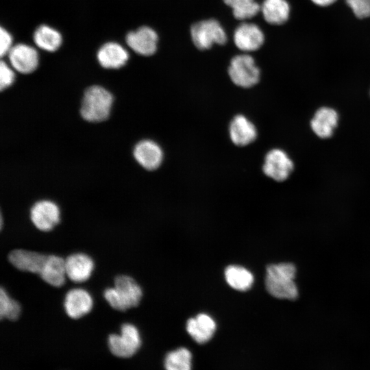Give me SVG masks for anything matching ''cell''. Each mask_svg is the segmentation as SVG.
<instances>
[{
	"instance_id": "cell-12",
	"label": "cell",
	"mask_w": 370,
	"mask_h": 370,
	"mask_svg": "<svg viewBox=\"0 0 370 370\" xmlns=\"http://www.w3.org/2000/svg\"><path fill=\"white\" fill-rule=\"evenodd\" d=\"M93 300L85 289L76 288L69 290L64 298V307L66 314L72 319H79L92 309Z\"/></svg>"
},
{
	"instance_id": "cell-20",
	"label": "cell",
	"mask_w": 370,
	"mask_h": 370,
	"mask_svg": "<svg viewBox=\"0 0 370 370\" xmlns=\"http://www.w3.org/2000/svg\"><path fill=\"white\" fill-rule=\"evenodd\" d=\"M39 275L42 280L51 286H62L66 275L65 260L56 255L47 256Z\"/></svg>"
},
{
	"instance_id": "cell-14",
	"label": "cell",
	"mask_w": 370,
	"mask_h": 370,
	"mask_svg": "<svg viewBox=\"0 0 370 370\" xmlns=\"http://www.w3.org/2000/svg\"><path fill=\"white\" fill-rule=\"evenodd\" d=\"M66 276L74 282H83L91 275L94 269L92 259L86 254L75 253L65 259Z\"/></svg>"
},
{
	"instance_id": "cell-8",
	"label": "cell",
	"mask_w": 370,
	"mask_h": 370,
	"mask_svg": "<svg viewBox=\"0 0 370 370\" xmlns=\"http://www.w3.org/2000/svg\"><path fill=\"white\" fill-rule=\"evenodd\" d=\"M294 168V164L288 154L280 149L269 151L264 158L263 171L271 179L282 182L286 180Z\"/></svg>"
},
{
	"instance_id": "cell-15",
	"label": "cell",
	"mask_w": 370,
	"mask_h": 370,
	"mask_svg": "<svg viewBox=\"0 0 370 370\" xmlns=\"http://www.w3.org/2000/svg\"><path fill=\"white\" fill-rule=\"evenodd\" d=\"M133 154L138 163L147 170L156 169L163 160L161 147L150 140L138 142L134 147Z\"/></svg>"
},
{
	"instance_id": "cell-28",
	"label": "cell",
	"mask_w": 370,
	"mask_h": 370,
	"mask_svg": "<svg viewBox=\"0 0 370 370\" xmlns=\"http://www.w3.org/2000/svg\"><path fill=\"white\" fill-rule=\"evenodd\" d=\"M14 80V73L11 66L5 61L0 63V89L1 90L9 87Z\"/></svg>"
},
{
	"instance_id": "cell-16",
	"label": "cell",
	"mask_w": 370,
	"mask_h": 370,
	"mask_svg": "<svg viewBox=\"0 0 370 370\" xmlns=\"http://www.w3.org/2000/svg\"><path fill=\"white\" fill-rule=\"evenodd\" d=\"M338 122V114L334 109L321 107L315 112L310 125L318 137L325 139L332 136Z\"/></svg>"
},
{
	"instance_id": "cell-7",
	"label": "cell",
	"mask_w": 370,
	"mask_h": 370,
	"mask_svg": "<svg viewBox=\"0 0 370 370\" xmlns=\"http://www.w3.org/2000/svg\"><path fill=\"white\" fill-rule=\"evenodd\" d=\"M125 42L136 53L150 56L157 51L158 35L151 27L143 25L129 32L125 36Z\"/></svg>"
},
{
	"instance_id": "cell-30",
	"label": "cell",
	"mask_w": 370,
	"mask_h": 370,
	"mask_svg": "<svg viewBox=\"0 0 370 370\" xmlns=\"http://www.w3.org/2000/svg\"><path fill=\"white\" fill-rule=\"evenodd\" d=\"M336 0H311L312 3L319 6H328L334 3Z\"/></svg>"
},
{
	"instance_id": "cell-13",
	"label": "cell",
	"mask_w": 370,
	"mask_h": 370,
	"mask_svg": "<svg viewBox=\"0 0 370 370\" xmlns=\"http://www.w3.org/2000/svg\"><path fill=\"white\" fill-rule=\"evenodd\" d=\"M99 64L105 69H116L123 66L129 59V53L116 42L103 44L97 52Z\"/></svg>"
},
{
	"instance_id": "cell-23",
	"label": "cell",
	"mask_w": 370,
	"mask_h": 370,
	"mask_svg": "<svg viewBox=\"0 0 370 370\" xmlns=\"http://www.w3.org/2000/svg\"><path fill=\"white\" fill-rule=\"evenodd\" d=\"M227 283L234 289L245 291L254 282L253 274L247 269L238 265H230L225 270Z\"/></svg>"
},
{
	"instance_id": "cell-11",
	"label": "cell",
	"mask_w": 370,
	"mask_h": 370,
	"mask_svg": "<svg viewBox=\"0 0 370 370\" xmlns=\"http://www.w3.org/2000/svg\"><path fill=\"white\" fill-rule=\"evenodd\" d=\"M233 40L240 50L245 52L254 51L263 45L264 35L258 25L245 21L235 29Z\"/></svg>"
},
{
	"instance_id": "cell-6",
	"label": "cell",
	"mask_w": 370,
	"mask_h": 370,
	"mask_svg": "<svg viewBox=\"0 0 370 370\" xmlns=\"http://www.w3.org/2000/svg\"><path fill=\"white\" fill-rule=\"evenodd\" d=\"M108 346L111 352L120 358L132 356L141 345L140 333L132 324L124 323L121 334H112L108 337Z\"/></svg>"
},
{
	"instance_id": "cell-1",
	"label": "cell",
	"mask_w": 370,
	"mask_h": 370,
	"mask_svg": "<svg viewBox=\"0 0 370 370\" xmlns=\"http://www.w3.org/2000/svg\"><path fill=\"white\" fill-rule=\"evenodd\" d=\"M296 268L290 262L270 264L266 270L265 286L273 297L281 299H295L298 288L295 282Z\"/></svg>"
},
{
	"instance_id": "cell-25",
	"label": "cell",
	"mask_w": 370,
	"mask_h": 370,
	"mask_svg": "<svg viewBox=\"0 0 370 370\" xmlns=\"http://www.w3.org/2000/svg\"><path fill=\"white\" fill-rule=\"evenodd\" d=\"M164 367L166 370H191L190 352L181 347L168 353L164 359Z\"/></svg>"
},
{
	"instance_id": "cell-10",
	"label": "cell",
	"mask_w": 370,
	"mask_h": 370,
	"mask_svg": "<svg viewBox=\"0 0 370 370\" xmlns=\"http://www.w3.org/2000/svg\"><path fill=\"white\" fill-rule=\"evenodd\" d=\"M8 58L12 68L22 74L34 72L38 65L39 58L36 49L25 43L13 45Z\"/></svg>"
},
{
	"instance_id": "cell-18",
	"label": "cell",
	"mask_w": 370,
	"mask_h": 370,
	"mask_svg": "<svg viewBox=\"0 0 370 370\" xmlns=\"http://www.w3.org/2000/svg\"><path fill=\"white\" fill-rule=\"evenodd\" d=\"M216 328L214 320L205 313L190 318L186 323L187 332L198 343H204L210 340Z\"/></svg>"
},
{
	"instance_id": "cell-29",
	"label": "cell",
	"mask_w": 370,
	"mask_h": 370,
	"mask_svg": "<svg viewBox=\"0 0 370 370\" xmlns=\"http://www.w3.org/2000/svg\"><path fill=\"white\" fill-rule=\"evenodd\" d=\"M13 47V38L11 34L3 27L0 28V55L7 56Z\"/></svg>"
},
{
	"instance_id": "cell-9",
	"label": "cell",
	"mask_w": 370,
	"mask_h": 370,
	"mask_svg": "<svg viewBox=\"0 0 370 370\" xmlns=\"http://www.w3.org/2000/svg\"><path fill=\"white\" fill-rule=\"evenodd\" d=\"M30 219L38 230L50 231L60 222V209L51 201H38L30 209Z\"/></svg>"
},
{
	"instance_id": "cell-24",
	"label": "cell",
	"mask_w": 370,
	"mask_h": 370,
	"mask_svg": "<svg viewBox=\"0 0 370 370\" xmlns=\"http://www.w3.org/2000/svg\"><path fill=\"white\" fill-rule=\"evenodd\" d=\"M231 8L234 17L239 21H245L254 17L260 12V5L255 0H223Z\"/></svg>"
},
{
	"instance_id": "cell-2",
	"label": "cell",
	"mask_w": 370,
	"mask_h": 370,
	"mask_svg": "<svg viewBox=\"0 0 370 370\" xmlns=\"http://www.w3.org/2000/svg\"><path fill=\"white\" fill-rule=\"evenodd\" d=\"M143 296L140 286L130 276L120 275L114 280V286L104 291V297L110 306L117 310L136 307Z\"/></svg>"
},
{
	"instance_id": "cell-27",
	"label": "cell",
	"mask_w": 370,
	"mask_h": 370,
	"mask_svg": "<svg viewBox=\"0 0 370 370\" xmlns=\"http://www.w3.org/2000/svg\"><path fill=\"white\" fill-rule=\"evenodd\" d=\"M355 16L360 18L370 16V0H346Z\"/></svg>"
},
{
	"instance_id": "cell-21",
	"label": "cell",
	"mask_w": 370,
	"mask_h": 370,
	"mask_svg": "<svg viewBox=\"0 0 370 370\" xmlns=\"http://www.w3.org/2000/svg\"><path fill=\"white\" fill-rule=\"evenodd\" d=\"M290 11L286 0H264L260 5L264 19L271 25H279L286 22Z\"/></svg>"
},
{
	"instance_id": "cell-22",
	"label": "cell",
	"mask_w": 370,
	"mask_h": 370,
	"mask_svg": "<svg viewBox=\"0 0 370 370\" xmlns=\"http://www.w3.org/2000/svg\"><path fill=\"white\" fill-rule=\"evenodd\" d=\"M33 40L38 48L47 52H54L61 47L62 36L55 28L42 24L35 29Z\"/></svg>"
},
{
	"instance_id": "cell-4",
	"label": "cell",
	"mask_w": 370,
	"mask_h": 370,
	"mask_svg": "<svg viewBox=\"0 0 370 370\" xmlns=\"http://www.w3.org/2000/svg\"><path fill=\"white\" fill-rule=\"evenodd\" d=\"M191 40L199 50H207L214 45H223L227 36L221 23L216 19L201 20L193 23L190 29Z\"/></svg>"
},
{
	"instance_id": "cell-26",
	"label": "cell",
	"mask_w": 370,
	"mask_h": 370,
	"mask_svg": "<svg viewBox=\"0 0 370 370\" xmlns=\"http://www.w3.org/2000/svg\"><path fill=\"white\" fill-rule=\"evenodd\" d=\"M19 303L13 299L3 288L0 290V317L10 321L17 319L21 314Z\"/></svg>"
},
{
	"instance_id": "cell-17",
	"label": "cell",
	"mask_w": 370,
	"mask_h": 370,
	"mask_svg": "<svg viewBox=\"0 0 370 370\" xmlns=\"http://www.w3.org/2000/svg\"><path fill=\"white\" fill-rule=\"evenodd\" d=\"M47 256L36 251L14 249L10 252L8 260L14 267L19 270L39 274Z\"/></svg>"
},
{
	"instance_id": "cell-3",
	"label": "cell",
	"mask_w": 370,
	"mask_h": 370,
	"mask_svg": "<svg viewBox=\"0 0 370 370\" xmlns=\"http://www.w3.org/2000/svg\"><path fill=\"white\" fill-rule=\"evenodd\" d=\"M112 101L113 97L106 89L99 86H90L84 92L80 114L88 121H103L109 116Z\"/></svg>"
},
{
	"instance_id": "cell-5",
	"label": "cell",
	"mask_w": 370,
	"mask_h": 370,
	"mask_svg": "<svg viewBox=\"0 0 370 370\" xmlns=\"http://www.w3.org/2000/svg\"><path fill=\"white\" fill-rule=\"evenodd\" d=\"M228 74L236 86L249 88L259 82L260 71L253 57L243 53L235 56L231 60Z\"/></svg>"
},
{
	"instance_id": "cell-19",
	"label": "cell",
	"mask_w": 370,
	"mask_h": 370,
	"mask_svg": "<svg viewBox=\"0 0 370 370\" xmlns=\"http://www.w3.org/2000/svg\"><path fill=\"white\" fill-rule=\"evenodd\" d=\"M230 136L232 141L238 146H245L257 137L255 125L245 116H234L230 125Z\"/></svg>"
}]
</instances>
